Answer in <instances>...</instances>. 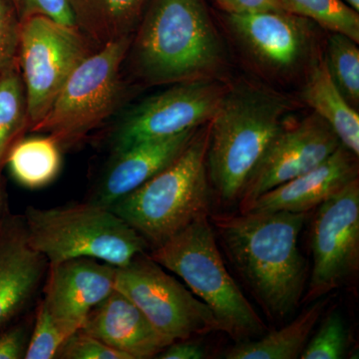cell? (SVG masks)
Listing matches in <instances>:
<instances>
[{
  "label": "cell",
  "instance_id": "4dcf8cb0",
  "mask_svg": "<svg viewBox=\"0 0 359 359\" xmlns=\"http://www.w3.org/2000/svg\"><path fill=\"white\" fill-rule=\"evenodd\" d=\"M27 342V330L14 327L0 332V359L25 358Z\"/></svg>",
  "mask_w": 359,
  "mask_h": 359
},
{
  "label": "cell",
  "instance_id": "cb8c5ba5",
  "mask_svg": "<svg viewBox=\"0 0 359 359\" xmlns=\"http://www.w3.org/2000/svg\"><path fill=\"white\" fill-rule=\"evenodd\" d=\"M287 13L359 42V15L342 0H280Z\"/></svg>",
  "mask_w": 359,
  "mask_h": 359
},
{
  "label": "cell",
  "instance_id": "7c38bea8",
  "mask_svg": "<svg viewBox=\"0 0 359 359\" xmlns=\"http://www.w3.org/2000/svg\"><path fill=\"white\" fill-rule=\"evenodd\" d=\"M340 145L332 127L316 113L292 128L283 127L245 183L240 212L271 189L313 169Z\"/></svg>",
  "mask_w": 359,
  "mask_h": 359
},
{
  "label": "cell",
  "instance_id": "9c48e42d",
  "mask_svg": "<svg viewBox=\"0 0 359 359\" xmlns=\"http://www.w3.org/2000/svg\"><path fill=\"white\" fill-rule=\"evenodd\" d=\"M114 289L128 297L171 341L221 332L211 309L145 252L126 266H116Z\"/></svg>",
  "mask_w": 359,
  "mask_h": 359
},
{
  "label": "cell",
  "instance_id": "f546056e",
  "mask_svg": "<svg viewBox=\"0 0 359 359\" xmlns=\"http://www.w3.org/2000/svg\"><path fill=\"white\" fill-rule=\"evenodd\" d=\"M20 20L13 8L0 0V73L18 59Z\"/></svg>",
  "mask_w": 359,
  "mask_h": 359
},
{
  "label": "cell",
  "instance_id": "8992f818",
  "mask_svg": "<svg viewBox=\"0 0 359 359\" xmlns=\"http://www.w3.org/2000/svg\"><path fill=\"white\" fill-rule=\"evenodd\" d=\"M23 219L29 244L48 264L90 257L120 268L148 248L124 219L94 202L28 207Z\"/></svg>",
  "mask_w": 359,
  "mask_h": 359
},
{
  "label": "cell",
  "instance_id": "7a4b0ae2",
  "mask_svg": "<svg viewBox=\"0 0 359 359\" xmlns=\"http://www.w3.org/2000/svg\"><path fill=\"white\" fill-rule=\"evenodd\" d=\"M127 55L151 84L199 79L214 69L221 47L204 0H151Z\"/></svg>",
  "mask_w": 359,
  "mask_h": 359
},
{
  "label": "cell",
  "instance_id": "6da1fadb",
  "mask_svg": "<svg viewBox=\"0 0 359 359\" xmlns=\"http://www.w3.org/2000/svg\"><path fill=\"white\" fill-rule=\"evenodd\" d=\"M309 212L210 214L233 269L273 320L294 313L308 268L299 238Z\"/></svg>",
  "mask_w": 359,
  "mask_h": 359
},
{
  "label": "cell",
  "instance_id": "d6a6232c",
  "mask_svg": "<svg viewBox=\"0 0 359 359\" xmlns=\"http://www.w3.org/2000/svg\"><path fill=\"white\" fill-rule=\"evenodd\" d=\"M207 358L204 347L196 342L182 340L175 341L158 354L160 359H202Z\"/></svg>",
  "mask_w": 359,
  "mask_h": 359
},
{
  "label": "cell",
  "instance_id": "603a6c76",
  "mask_svg": "<svg viewBox=\"0 0 359 359\" xmlns=\"http://www.w3.org/2000/svg\"><path fill=\"white\" fill-rule=\"evenodd\" d=\"M28 131L27 104L16 59L0 73V195L2 171L13 146Z\"/></svg>",
  "mask_w": 359,
  "mask_h": 359
},
{
  "label": "cell",
  "instance_id": "8fae6325",
  "mask_svg": "<svg viewBox=\"0 0 359 359\" xmlns=\"http://www.w3.org/2000/svg\"><path fill=\"white\" fill-rule=\"evenodd\" d=\"M223 96L216 84L196 79L151 97L132 110L118 127L115 153L143 142L200 128L211 121Z\"/></svg>",
  "mask_w": 359,
  "mask_h": 359
},
{
  "label": "cell",
  "instance_id": "9a60e30c",
  "mask_svg": "<svg viewBox=\"0 0 359 359\" xmlns=\"http://www.w3.org/2000/svg\"><path fill=\"white\" fill-rule=\"evenodd\" d=\"M358 156L340 145L320 165L259 196L241 212H309L358 179Z\"/></svg>",
  "mask_w": 359,
  "mask_h": 359
},
{
  "label": "cell",
  "instance_id": "4fadbf2b",
  "mask_svg": "<svg viewBox=\"0 0 359 359\" xmlns=\"http://www.w3.org/2000/svg\"><path fill=\"white\" fill-rule=\"evenodd\" d=\"M115 266L90 257L49 264L42 301L67 337L115 290Z\"/></svg>",
  "mask_w": 359,
  "mask_h": 359
},
{
  "label": "cell",
  "instance_id": "836d02e7",
  "mask_svg": "<svg viewBox=\"0 0 359 359\" xmlns=\"http://www.w3.org/2000/svg\"><path fill=\"white\" fill-rule=\"evenodd\" d=\"M344 4H346L347 6L351 7V8L354 9L355 11H359V0H342Z\"/></svg>",
  "mask_w": 359,
  "mask_h": 359
},
{
  "label": "cell",
  "instance_id": "e575fe53",
  "mask_svg": "<svg viewBox=\"0 0 359 359\" xmlns=\"http://www.w3.org/2000/svg\"><path fill=\"white\" fill-rule=\"evenodd\" d=\"M2 214V200H1V195H0V215Z\"/></svg>",
  "mask_w": 359,
  "mask_h": 359
},
{
  "label": "cell",
  "instance_id": "f1b7e54d",
  "mask_svg": "<svg viewBox=\"0 0 359 359\" xmlns=\"http://www.w3.org/2000/svg\"><path fill=\"white\" fill-rule=\"evenodd\" d=\"M18 20L45 16L63 25L76 26L69 0H11Z\"/></svg>",
  "mask_w": 359,
  "mask_h": 359
},
{
  "label": "cell",
  "instance_id": "2e32d148",
  "mask_svg": "<svg viewBox=\"0 0 359 359\" xmlns=\"http://www.w3.org/2000/svg\"><path fill=\"white\" fill-rule=\"evenodd\" d=\"M81 330L130 359L157 358L173 344L151 325L128 297L116 290L90 311Z\"/></svg>",
  "mask_w": 359,
  "mask_h": 359
},
{
  "label": "cell",
  "instance_id": "52a82bcc",
  "mask_svg": "<svg viewBox=\"0 0 359 359\" xmlns=\"http://www.w3.org/2000/svg\"><path fill=\"white\" fill-rule=\"evenodd\" d=\"M131 36L100 46L71 73L47 114L30 132L69 148L100 126L121 100L122 65Z\"/></svg>",
  "mask_w": 359,
  "mask_h": 359
},
{
  "label": "cell",
  "instance_id": "d4e9b609",
  "mask_svg": "<svg viewBox=\"0 0 359 359\" xmlns=\"http://www.w3.org/2000/svg\"><path fill=\"white\" fill-rule=\"evenodd\" d=\"M327 65L337 88L351 106L359 102V50L356 42L334 33L327 43Z\"/></svg>",
  "mask_w": 359,
  "mask_h": 359
},
{
  "label": "cell",
  "instance_id": "1f68e13d",
  "mask_svg": "<svg viewBox=\"0 0 359 359\" xmlns=\"http://www.w3.org/2000/svg\"><path fill=\"white\" fill-rule=\"evenodd\" d=\"M216 1L228 14L259 13V11H287L280 0H216Z\"/></svg>",
  "mask_w": 359,
  "mask_h": 359
},
{
  "label": "cell",
  "instance_id": "ffe728a7",
  "mask_svg": "<svg viewBox=\"0 0 359 359\" xmlns=\"http://www.w3.org/2000/svg\"><path fill=\"white\" fill-rule=\"evenodd\" d=\"M304 100L332 127L344 147L359 155V115L337 88L327 61L314 66L304 92Z\"/></svg>",
  "mask_w": 359,
  "mask_h": 359
},
{
  "label": "cell",
  "instance_id": "44dd1931",
  "mask_svg": "<svg viewBox=\"0 0 359 359\" xmlns=\"http://www.w3.org/2000/svg\"><path fill=\"white\" fill-rule=\"evenodd\" d=\"M327 299H316L290 325L269 332L257 340H245L224 354L226 359H297L301 358L309 337L320 320Z\"/></svg>",
  "mask_w": 359,
  "mask_h": 359
},
{
  "label": "cell",
  "instance_id": "ac0fdd59",
  "mask_svg": "<svg viewBox=\"0 0 359 359\" xmlns=\"http://www.w3.org/2000/svg\"><path fill=\"white\" fill-rule=\"evenodd\" d=\"M228 21L250 51L276 69L292 68L306 49L304 18L287 11L228 14Z\"/></svg>",
  "mask_w": 359,
  "mask_h": 359
},
{
  "label": "cell",
  "instance_id": "5bb4252c",
  "mask_svg": "<svg viewBox=\"0 0 359 359\" xmlns=\"http://www.w3.org/2000/svg\"><path fill=\"white\" fill-rule=\"evenodd\" d=\"M48 264L29 244L23 217L0 215V328L27 306Z\"/></svg>",
  "mask_w": 359,
  "mask_h": 359
},
{
  "label": "cell",
  "instance_id": "30bf717a",
  "mask_svg": "<svg viewBox=\"0 0 359 359\" xmlns=\"http://www.w3.org/2000/svg\"><path fill=\"white\" fill-rule=\"evenodd\" d=\"M311 228L313 264L304 302L325 297L358 273V178L318 205Z\"/></svg>",
  "mask_w": 359,
  "mask_h": 359
},
{
  "label": "cell",
  "instance_id": "ba28073f",
  "mask_svg": "<svg viewBox=\"0 0 359 359\" xmlns=\"http://www.w3.org/2000/svg\"><path fill=\"white\" fill-rule=\"evenodd\" d=\"M77 26L45 16L20 22L18 60L25 84L28 132L47 114L71 73L93 52Z\"/></svg>",
  "mask_w": 359,
  "mask_h": 359
},
{
  "label": "cell",
  "instance_id": "e0dca14e",
  "mask_svg": "<svg viewBox=\"0 0 359 359\" xmlns=\"http://www.w3.org/2000/svg\"><path fill=\"white\" fill-rule=\"evenodd\" d=\"M198 131L199 128L167 138L143 142L115 153L114 160L101 179L92 202L110 208L118 200L133 192L172 164Z\"/></svg>",
  "mask_w": 359,
  "mask_h": 359
},
{
  "label": "cell",
  "instance_id": "277c9868",
  "mask_svg": "<svg viewBox=\"0 0 359 359\" xmlns=\"http://www.w3.org/2000/svg\"><path fill=\"white\" fill-rule=\"evenodd\" d=\"M285 106L257 90L226 94L209 126L207 172L224 203L240 199L269 143L283 128Z\"/></svg>",
  "mask_w": 359,
  "mask_h": 359
},
{
  "label": "cell",
  "instance_id": "7402d4cb",
  "mask_svg": "<svg viewBox=\"0 0 359 359\" xmlns=\"http://www.w3.org/2000/svg\"><path fill=\"white\" fill-rule=\"evenodd\" d=\"M6 165L21 186L42 188L60 171L61 148L50 136L22 138L11 149Z\"/></svg>",
  "mask_w": 359,
  "mask_h": 359
},
{
  "label": "cell",
  "instance_id": "484cf974",
  "mask_svg": "<svg viewBox=\"0 0 359 359\" xmlns=\"http://www.w3.org/2000/svg\"><path fill=\"white\" fill-rule=\"evenodd\" d=\"M348 346V332L339 311L328 314L321 323L318 332L308 341L302 359L344 358Z\"/></svg>",
  "mask_w": 359,
  "mask_h": 359
},
{
  "label": "cell",
  "instance_id": "5b68a950",
  "mask_svg": "<svg viewBox=\"0 0 359 359\" xmlns=\"http://www.w3.org/2000/svg\"><path fill=\"white\" fill-rule=\"evenodd\" d=\"M149 256L179 276L211 309L221 332L238 342L255 339L266 332L263 320L224 266L210 216L193 222L152 249Z\"/></svg>",
  "mask_w": 359,
  "mask_h": 359
},
{
  "label": "cell",
  "instance_id": "4316f807",
  "mask_svg": "<svg viewBox=\"0 0 359 359\" xmlns=\"http://www.w3.org/2000/svg\"><path fill=\"white\" fill-rule=\"evenodd\" d=\"M66 339L67 335L59 327L44 302L41 301L37 306L34 328L28 339L25 358H56Z\"/></svg>",
  "mask_w": 359,
  "mask_h": 359
},
{
  "label": "cell",
  "instance_id": "d6986e66",
  "mask_svg": "<svg viewBox=\"0 0 359 359\" xmlns=\"http://www.w3.org/2000/svg\"><path fill=\"white\" fill-rule=\"evenodd\" d=\"M75 25L99 46L131 36L151 0H69Z\"/></svg>",
  "mask_w": 359,
  "mask_h": 359
},
{
  "label": "cell",
  "instance_id": "83f0119b",
  "mask_svg": "<svg viewBox=\"0 0 359 359\" xmlns=\"http://www.w3.org/2000/svg\"><path fill=\"white\" fill-rule=\"evenodd\" d=\"M56 358L130 359L126 354L116 351L81 330L66 339Z\"/></svg>",
  "mask_w": 359,
  "mask_h": 359
},
{
  "label": "cell",
  "instance_id": "3957f363",
  "mask_svg": "<svg viewBox=\"0 0 359 359\" xmlns=\"http://www.w3.org/2000/svg\"><path fill=\"white\" fill-rule=\"evenodd\" d=\"M208 146L209 127L198 131L172 164L109 208L148 247H159L193 222L211 214Z\"/></svg>",
  "mask_w": 359,
  "mask_h": 359
}]
</instances>
